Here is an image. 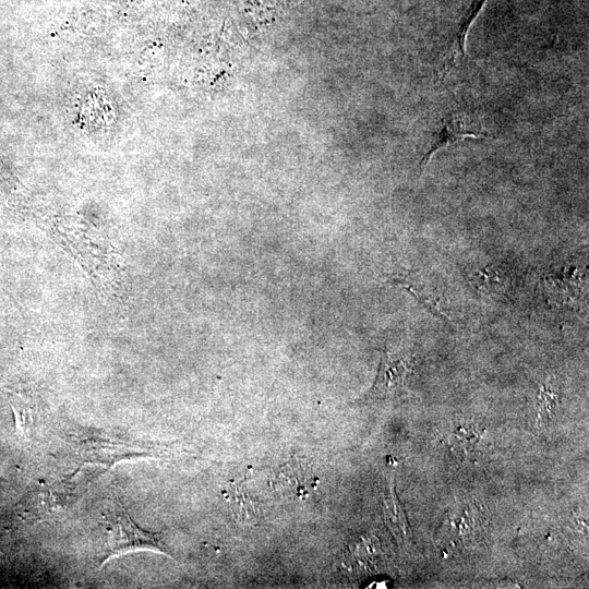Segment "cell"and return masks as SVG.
<instances>
[{
  "mask_svg": "<svg viewBox=\"0 0 589 589\" xmlns=\"http://www.w3.org/2000/svg\"><path fill=\"white\" fill-rule=\"evenodd\" d=\"M107 555L104 563L113 556L149 550L170 556L159 536L139 528L119 503H113L105 513Z\"/></svg>",
  "mask_w": 589,
  "mask_h": 589,
  "instance_id": "6da1fadb",
  "label": "cell"
},
{
  "mask_svg": "<svg viewBox=\"0 0 589 589\" xmlns=\"http://www.w3.org/2000/svg\"><path fill=\"white\" fill-rule=\"evenodd\" d=\"M387 280L406 289L435 316L454 322L447 298L434 276L419 269H410L390 274Z\"/></svg>",
  "mask_w": 589,
  "mask_h": 589,
  "instance_id": "7a4b0ae2",
  "label": "cell"
},
{
  "mask_svg": "<svg viewBox=\"0 0 589 589\" xmlns=\"http://www.w3.org/2000/svg\"><path fill=\"white\" fill-rule=\"evenodd\" d=\"M412 368L413 356L410 352L385 350L370 396L372 398L396 396L404 389Z\"/></svg>",
  "mask_w": 589,
  "mask_h": 589,
  "instance_id": "3957f363",
  "label": "cell"
},
{
  "mask_svg": "<svg viewBox=\"0 0 589 589\" xmlns=\"http://www.w3.org/2000/svg\"><path fill=\"white\" fill-rule=\"evenodd\" d=\"M484 133H478L472 131H466L462 129L460 121L454 116L448 117L442 124L437 132L435 140L433 141L430 149L422 157L420 165L425 167L431 157L441 148L446 147L448 144L462 140L465 137H486Z\"/></svg>",
  "mask_w": 589,
  "mask_h": 589,
  "instance_id": "277c9868",
  "label": "cell"
},
{
  "mask_svg": "<svg viewBox=\"0 0 589 589\" xmlns=\"http://www.w3.org/2000/svg\"><path fill=\"white\" fill-rule=\"evenodd\" d=\"M457 506L449 515L447 524V531L454 541L472 537L480 522L476 505L468 503Z\"/></svg>",
  "mask_w": 589,
  "mask_h": 589,
  "instance_id": "5b68a950",
  "label": "cell"
},
{
  "mask_svg": "<svg viewBox=\"0 0 589 589\" xmlns=\"http://www.w3.org/2000/svg\"><path fill=\"white\" fill-rule=\"evenodd\" d=\"M280 484L281 492L294 495L297 497L308 494L313 486V476L305 471L304 467L299 464L289 465L280 470L277 479Z\"/></svg>",
  "mask_w": 589,
  "mask_h": 589,
  "instance_id": "8992f818",
  "label": "cell"
},
{
  "mask_svg": "<svg viewBox=\"0 0 589 589\" xmlns=\"http://www.w3.org/2000/svg\"><path fill=\"white\" fill-rule=\"evenodd\" d=\"M560 404V390L558 385L553 377L549 378L542 383L538 390L537 396V423L538 426L545 428L553 414L556 411V408Z\"/></svg>",
  "mask_w": 589,
  "mask_h": 589,
  "instance_id": "52a82bcc",
  "label": "cell"
},
{
  "mask_svg": "<svg viewBox=\"0 0 589 589\" xmlns=\"http://www.w3.org/2000/svg\"><path fill=\"white\" fill-rule=\"evenodd\" d=\"M384 504L386 521L394 536L404 543L411 541V529L406 519L404 509L397 500L394 486H390L388 496L385 498Z\"/></svg>",
  "mask_w": 589,
  "mask_h": 589,
  "instance_id": "ba28073f",
  "label": "cell"
},
{
  "mask_svg": "<svg viewBox=\"0 0 589 589\" xmlns=\"http://www.w3.org/2000/svg\"><path fill=\"white\" fill-rule=\"evenodd\" d=\"M476 278L479 289L497 293H505L510 283L506 271L495 266L480 271Z\"/></svg>",
  "mask_w": 589,
  "mask_h": 589,
  "instance_id": "9c48e42d",
  "label": "cell"
},
{
  "mask_svg": "<svg viewBox=\"0 0 589 589\" xmlns=\"http://www.w3.org/2000/svg\"><path fill=\"white\" fill-rule=\"evenodd\" d=\"M486 0H473L470 8L461 20L457 32V43L462 56L466 55V39L472 22L478 16Z\"/></svg>",
  "mask_w": 589,
  "mask_h": 589,
  "instance_id": "30bf717a",
  "label": "cell"
},
{
  "mask_svg": "<svg viewBox=\"0 0 589 589\" xmlns=\"http://www.w3.org/2000/svg\"><path fill=\"white\" fill-rule=\"evenodd\" d=\"M454 434L457 443L464 449H470L476 446L480 436V432L476 425H460Z\"/></svg>",
  "mask_w": 589,
  "mask_h": 589,
  "instance_id": "8fae6325",
  "label": "cell"
}]
</instances>
